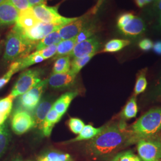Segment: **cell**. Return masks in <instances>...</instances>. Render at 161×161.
<instances>
[{
	"mask_svg": "<svg viewBox=\"0 0 161 161\" xmlns=\"http://www.w3.org/2000/svg\"><path fill=\"white\" fill-rule=\"evenodd\" d=\"M153 42L148 38H145L141 41L139 44H138V47L139 48L143 50V51H149L150 49L153 48Z\"/></svg>",
	"mask_w": 161,
	"mask_h": 161,
	"instance_id": "37",
	"label": "cell"
},
{
	"mask_svg": "<svg viewBox=\"0 0 161 161\" xmlns=\"http://www.w3.org/2000/svg\"><path fill=\"white\" fill-rule=\"evenodd\" d=\"M78 95V92H68L62 95L53 103V108L61 115L66 113L69 108V105L73 99Z\"/></svg>",
	"mask_w": 161,
	"mask_h": 161,
	"instance_id": "19",
	"label": "cell"
},
{
	"mask_svg": "<svg viewBox=\"0 0 161 161\" xmlns=\"http://www.w3.org/2000/svg\"><path fill=\"white\" fill-rule=\"evenodd\" d=\"M135 16L131 13H125L121 14L117 20V26L118 29H120L125 26L131 19Z\"/></svg>",
	"mask_w": 161,
	"mask_h": 161,
	"instance_id": "35",
	"label": "cell"
},
{
	"mask_svg": "<svg viewBox=\"0 0 161 161\" xmlns=\"http://www.w3.org/2000/svg\"><path fill=\"white\" fill-rule=\"evenodd\" d=\"M97 26L96 23L89 22L76 36V44L92 37L97 32Z\"/></svg>",
	"mask_w": 161,
	"mask_h": 161,
	"instance_id": "29",
	"label": "cell"
},
{
	"mask_svg": "<svg viewBox=\"0 0 161 161\" xmlns=\"http://www.w3.org/2000/svg\"><path fill=\"white\" fill-rule=\"evenodd\" d=\"M161 161V160H159V161Z\"/></svg>",
	"mask_w": 161,
	"mask_h": 161,
	"instance_id": "50",
	"label": "cell"
},
{
	"mask_svg": "<svg viewBox=\"0 0 161 161\" xmlns=\"http://www.w3.org/2000/svg\"><path fill=\"white\" fill-rule=\"evenodd\" d=\"M19 11H21L31 7L28 0H9Z\"/></svg>",
	"mask_w": 161,
	"mask_h": 161,
	"instance_id": "36",
	"label": "cell"
},
{
	"mask_svg": "<svg viewBox=\"0 0 161 161\" xmlns=\"http://www.w3.org/2000/svg\"><path fill=\"white\" fill-rule=\"evenodd\" d=\"M138 112V106L136 96H132L127 102L122 112V120H129L136 116Z\"/></svg>",
	"mask_w": 161,
	"mask_h": 161,
	"instance_id": "24",
	"label": "cell"
},
{
	"mask_svg": "<svg viewBox=\"0 0 161 161\" xmlns=\"http://www.w3.org/2000/svg\"><path fill=\"white\" fill-rule=\"evenodd\" d=\"M103 1L104 0H98V1L97 3L96 6H95V7H94V8L92 9V14H94V13H96V12H97L98 8L100 7V6L102 5V3L103 2Z\"/></svg>",
	"mask_w": 161,
	"mask_h": 161,
	"instance_id": "42",
	"label": "cell"
},
{
	"mask_svg": "<svg viewBox=\"0 0 161 161\" xmlns=\"http://www.w3.org/2000/svg\"><path fill=\"white\" fill-rule=\"evenodd\" d=\"M41 74L40 69L25 70L19 76L10 94L15 98L27 92L41 81Z\"/></svg>",
	"mask_w": 161,
	"mask_h": 161,
	"instance_id": "7",
	"label": "cell"
},
{
	"mask_svg": "<svg viewBox=\"0 0 161 161\" xmlns=\"http://www.w3.org/2000/svg\"><path fill=\"white\" fill-rule=\"evenodd\" d=\"M14 98L10 94L6 97L0 99V114L8 116L12 112L13 102Z\"/></svg>",
	"mask_w": 161,
	"mask_h": 161,
	"instance_id": "32",
	"label": "cell"
},
{
	"mask_svg": "<svg viewBox=\"0 0 161 161\" xmlns=\"http://www.w3.org/2000/svg\"><path fill=\"white\" fill-rule=\"evenodd\" d=\"M8 116L0 114V127L6 122Z\"/></svg>",
	"mask_w": 161,
	"mask_h": 161,
	"instance_id": "43",
	"label": "cell"
},
{
	"mask_svg": "<svg viewBox=\"0 0 161 161\" xmlns=\"http://www.w3.org/2000/svg\"><path fill=\"white\" fill-rule=\"evenodd\" d=\"M58 5L47 6L46 4H40L32 7L36 17L41 22L65 26L76 20L78 17H66L61 16L58 12Z\"/></svg>",
	"mask_w": 161,
	"mask_h": 161,
	"instance_id": "6",
	"label": "cell"
},
{
	"mask_svg": "<svg viewBox=\"0 0 161 161\" xmlns=\"http://www.w3.org/2000/svg\"><path fill=\"white\" fill-rule=\"evenodd\" d=\"M146 1V4H149L150 3H151L152 1H153V0H145Z\"/></svg>",
	"mask_w": 161,
	"mask_h": 161,
	"instance_id": "48",
	"label": "cell"
},
{
	"mask_svg": "<svg viewBox=\"0 0 161 161\" xmlns=\"http://www.w3.org/2000/svg\"><path fill=\"white\" fill-rule=\"evenodd\" d=\"M76 44V37L72 39L62 41L58 44L56 53L53 56V59L56 60L58 58L68 56L69 53L72 51Z\"/></svg>",
	"mask_w": 161,
	"mask_h": 161,
	"instance_id": "22",
	"label": "cell"
},
{
	"mask_svg": "<svg viewBox=\"0 0 161 161\" xmlns=\"http://www.w3.org/2000/svg\"><path fill=\"white\" fill-rule=\"evenodd\" d=\"M11 141V134L8 122H5L0 127V159L8 149Z\"/></svg>",
	"mask_w": 161,
	"mask_h": 161,
	"instance_id": "21",
	"label": "cell"
},
{
	"mask_svg": "<svg viewBox=\"0 0 161 161\" xmlns=\"http://www.w3.org/2000/svg\"><path fill=\"white\" fill-rule=\"evenodd\" d=\"M33 161L31 160H26V159H23L22 158H20V157H15L14 158H13L11 161Z\"/></svg>",
	"mask_w": 161,
	"mask_h": 161,
	"instance_id": "44",
	"label": "cell"
},
{
	"mask_svg": "<svg viewBox=\"0 0 161 161\" xmlns=\"http://www.w3.org/2000/svg\"><path fill=\"white\" fill-rule=\"evenodd\" d=\"M153 48L156 53L161 54V41L156 42L153 46Z\"/></svg>",
	"mask_w": 161,
	"mask_h": 161,
	"instance_id": "39",
	"label": "cell"
},
{
	"mask_svg": "<svg viewBox=\"0 0 161 161\" xmlns=\"http://www.w3.org/2000/svg\"><path fill=\"white\" fill-rule=\"evenodd\" d=\"M62 117V115L59 114L52 108L40 127L44 137H49L51 135L53 127L60 121Z\"/></svg>",
	"mask_w": 161,
	"mask_h": 161,
	"instance_id": "17",
	"label": "cell"
},
{
	"mask_svg": "<svg viewBox=\"0 0 161 161\" xmlns=\"http://www.w3.org/2000/svg\"><path fill=\"white\" fill-rule=\"evenodd\" d=\"M130 41L128 40L114 39L108 41L104 47L103 52L104 53H115L119 52L128 46Z\"/></svg>",
	"mask_w": 161,
	"mask_h": 161,
	"instance_id": "27",
	"label": "cell"
},
{
	"mask_svg": "<svg viewBox=\"0 0 161 161\" xmlns=\"http://www.w3.org/2000/svg\"><path fill=\"white\" fill-rule=\"evenodd\" d=\"M159 23L161 26V13L159 14Z\"/></svg>",
	"mask_w": 161,
	"mask_h": 161,
	"instance_id": "47",
	"label": "cell"
},
{
	"mask_svg": "<svg viewBox=\"0 0 161 161\" xmlns=\"http://www.w3.org/2000/svg\"><path fill=\"white\" fill-rule=\"evenodd\" d=\"M128 136L124 120L104 125L101 132L86 144V153L94 159H108L126 146Z\"/></svg>",
	"mask_w": 161,
	"mask_h": 161,
	"instance_id": "1",
	"label": "cell"
},
{
	"mask_svg": "<svg viewBox=\"0 0 161 161\" xmlns=\"http://www.w3.org/2000/svg\"><path fill=\"white\" fill-rule=\"evenodd\" d=\"M161 131V108L149 110L128 130L129 136L126 146L136 144L140 140L157 136Z\"/></svg>",
	"mask_w": 161,
	"mask_h": 161,
	"instance_id": "2",
	"label": "cell"
},
{
	"mask_svg": "<svg viewBox=\"0 0 161 161\" xmlns=\"http://www.w3.org/2000/svg\"><path fill=\"white\" fill-rule=\"evenodd\" d=\"M62 40H63L59 34L58 31H54L51 34L47 35L46 37L38 41L35 47V50L36 51L41 50L48 47L58 44Z\"/></svg>",
	"mask_w": 161,
	"mask_h": 161,
	"instance_id": "23",
	"label": "cell"
},
{
	"mask_svg": "<svg viewBox=\"0 0 161 161\" xmlns=\"http://www.w3.org/2000/svg\"><path fill=\"white\" fill-rule=\"evenodd\" d=\"M136 5L140 8L143 7L145 5H146V3L145 0H134Z\"/></svg>",
	"mask_w": 161,
	"mask_h": 161,
	"instance_id": "41",
	"label": "cell"
},
{
	"mask_svg": "<svg viewBox=\"0 0 161 161\" xmlns=\"http://www.w3.org/2000/svg\"><path fill=\"white\" fill-rule=\"evenodd\" d=\"M100 46L101 43L99 38L97 36H92L86 40L76 44L68 56L73 58L85 57L96 53Z\"/></svg>",
	"mask_w": 161,
	"mask_h": 161,
	"instance_id": "10",
	"label": "cell"
},
{
	"mask_svg": "<svg viewBox=\"0 0 161 161\" xmlns=\"http://www.w3.org/2000/svg\"><path fill=\"white\" fill-rule=\"evenodd\" d=\"M146 69L142 70L139 74H138L136 85L134 87V96H137L138 94L144 92L146 90L147 86V82L146 77Z\"/></svg>",
	"mask_w": 161,
	"mask_h": 161,
	"instance_id": "31",
	"label": "cell"
},
{
	"mask_svg": "<svg viewBox=\"0 0 161 161\" xmlns=\"http://www.w3.org/2000/svg\"><path fill=\"white\" fill-rule=\"evenodd\" d=\"M11 125L13 131L16 134H23L35 127L33 116L26 110H16L12 116Z\"/></svg>",
	"mask_w": 161,
	"mask_h": 161,
	"instance_id": "8",
	"label": "cell"
},
{
	"mask_svg": "<svg viewBox=\"0 0 161 161\" xmlns=\"http://www.w3.org/2000/svg\"><path fill=\"white\" fill-rule=\"evenodd\" d=\"M137 144L138 157L142 161L161 160V134L139 140Z\"/></svg>",
	"mask_w": 161,
	"mask_h": 161,
	"instance_id": "5",
	"label": "cell"
},
{
	"mask_svg": "<svg viewBox=\"0 0 161 161\" xmlns=\"http://www.w3.org/2000/svg\"><path fill=\"white\" fill-rule=\"evenodd\" d=\"M96 54V53H93L85 57L73 58L72 61L70 62V72L74 75H77L80 72V70L82 69V68H84L95 56Z\"/></svg>",
	"mask_w": 161,
	"mask_h": 161,
	"instance_id": "28",
	"label": "cell"
},
{
	"mask_svg": "<svg viewBox=\"0 0 161 161\" xmlns=\"http://www.w3.org/2000/svg\"><path fill=\"white\" fill-rule=\"evenodd\" d=\"M69 56L58 58L54 64L52 74L67 73L70 69V61Z\"/></svg>",
	"mask_w": 161,
	"mask_h": 161,
	"instance_id": "26",
	"label": "cell"
},
{
	"mask_svg": "<svg viewBox=\"0 0 161 161\" xmlns=\"http://www.w3.org/2000/svg\"><path fill=\"white\" fill-rule=\"evenodd\" d=\"M53 102L50 99L44 98L34 110L33 118L35 121V127H40L50 110L53 107Z\"/></svg>",
	"mask_w": 161,
	"mask_h": 161,
	"instance_id": "16",
	"label": "cell"
},
{
	"mask_svg": "<svg viewBox=\"0 0 161 161\" xmlns=\"http://www.w3.org/2000/svg\"><path fill=\"white\" fill-rule=\"evenodd\" d=\"M156 92L157 94L161 95V80L159 81V84L158 86L157 87V90L156 91Z\"/></svg>",
	"mask_w": 161,
	"mask_h": 161,
	"instance_id": "45",
	"label": "cell"
},
{
	"mask_svg": "<svg viewBox=\"0 0 161 161\" xmlns=\"http://www.w3.org/2000/svg\"><path fill=\"white\" fill-rule=\"evenodd\" d=\"M47 0H28L30 5L32 7L40 5V4H46Z\"/></svg>",
	"mask_w": 161,
	"mask_h": 161,
	"instance_id": "38",
	"label": "cell"
},
{
	"mask_svg": "<svg viewBox=\"0 0 161 161\" xmlns=\"http://www.w3.org/2000/svg\"><path fill=\"white\" fill-rule=\"evenodd\" d=\"M41 22L36 17L33 10L32 7L25 10L19 11L16 24L19 27L23 29L33 28Z\"/></svg>",
	"mask_w": 161,
	"mask_h": 161,
	"instance_id": "14",
	"label": "cell"
},
{
	"mask_svg": "<svg viewBox=\"0 0 161 161\" xmlns=\"http://www.w3.org/2000/svg\"><path fill=\"white\" fill-rule=\"evenodd\" d=\"M44 60L45 59L39 54L37 51H35L32 53L29 54L28 56L17 60L19 63L20 70H21L26 69L31 66H32L35 64L40 63Z\"/></svg>",
	"mask_w": 161,
	"mask_h": 161,
	"instance_id": "25",
	"label": "cell"
},
{
	"mask_svg": "<svg viewBox=\"0 0 161 161\" xmlns=\"http://www.w3.org/2000/svg\"><path fill=\"white\" fill-rule=\"evenodd\" d=\"M157 1V0H155V1Z\"/></svg>",
	"mask_w": 161,
	"mask_h": 161,
	"instance_id": "51",
	"label": "cell"
},
{
	"mask_svg": "<svg viewBox=\"0 0 161 161\" xmlns=\"http://www.w3.org/2000/svg\"><path fill=\"white\" fill-rule=\"evenodd\" d=\"M38 42L28 40L16 25L7 36L3 58L7 62H14L28 56Z\"/></svg>",
	"mask_w": 161,
	"mask_h": 161,
	"instance_id": "3",
	"label": "cell"
},
{
	"mask_svg": "<svg viewBox=\"0 0 161 161\" xmlns=\"http://www.w3.org/2000/svg\"><path fill=\"white\" fill-rule=\"evenodd\" d=\"M35 161H74L68 153L57 150H48L38 156Z\"/></svg>",
	"mask_w": 161,
	"mask_h": 161,
	"instance_id": "18",
	"label": "cell"
},
{
	"mask_svg": "<svg viewBox=\"0 0 161 161\" xmlns=\"http://www.w3.org/2000/svg\"><path fill=\"white\" fill-rule=\"evenodd\" d=\"M3 46H4V43H3V41H2V42H0V54L1 53V51H2Z\"/></svg>",
	"mask_w": 161,
	"mask_h": 161,
	"instance_id": "46",
	"label": "cell"
},
{
	"mask_svg": "<svg viewBox=\"0 0 161 161\" xmlns=\"http://www.w3.org/2000/svg\"><path fill=\"white\" fill-rule=\"evenodd\" d=\"M103 128L104 126L100 128H95L92 127V125H86L84 126L76 137L65 142V143L69 144L84 140H90L97 136L103 130Z\"/></svg>",
	"mask_w": 161,
	"mask_h": 161,
	"instance_id": "20",
	"label": "cell"
},
{
	"mask_svg": "<svg viewBox=\"0 0 161 161\" xmlns=\"http://www.w3.org/2000/svg\"><path fill=\"white\" fill-rule=\"evenodd\" d=\"M19 63L18 60H16L10 64L9 69L4 75L0 78V90L6 86L8 82L11 80L14 74L20 71Z\"/></svg>",
	"mask_w": 161,
	"mask_h": 161,
	"instance_id": "30",
	"label": "cell"
},
{
	"mask_svg": "<svg viewBox=\"0 0 161 161\" xmlns=\"http://www.w3.org/2000/svg\"><path fill=\"white\" fill-rule=\"evenodd\" d=\"M76 75L72 74L70 71L67 73L52 74L48 79V84L53 88L60 89L72 86Z\"/></svg>",
	"mask_w": 161,
	"mask_h": 161,
	"instance_id": "13",
	"label": "cell"
},
{
	"mask_svg": "<svg viewBox=\"0 0 161 161\" xmlns=\"http://www.w3.org/2000/svg\"><path fill=\"white\" fill-rule=\"evenodd\" d=\"M68 125L70 130L75 134H79L85 126L84 122L76 118H70Z\"/></svg>",
	"mask_w": 161,
	"mask_h": 161,
	"instance_id": "34",
	"label": "cell"
},
{
	"mask_svg": "<svg viewBox=\"0 0 161 161\" xmlns=\"http://www.w3.org/2000/svg\"><path fill=\"white\" fill-rule=\"evenodd\" d=\"M119 29L125 36L136 37L144 33L146 25L142 18L135 16L125 26Z\"/></svg>",
	"mask_w": 161,
	"mask_h": 161,
	"instance_id": "15",
	"label": "cell"
},
{
	"mask_svg": "<svg viewBox=\"0 0 161 161\" xmlns=\"http://www.w3.org/2000/svg\"><path fill=\"white\" fill-rule=\"evenodd\" d=\"M5 0H0V4H1L3 2H4Z\"/></svg>",
	"mask_w": 161,
	"mask_h": 161,
	"instance_id": "49",
	"label": "cell"
},
{
	"mask_svg": "<svg viewBox=\"0 0 161 161\" xmlns=\"http://www.w3.org/2000/svg\"><path fill=\"white\" fill-rule=\"evenodd\" d=\"M110 161H141V159L131 150H126L116 154Z\"/></svg>",
	"mask_w": 161,
	"mask_h": 161,
	"instance_id": "33",
	"label": "cell"
},
{
	"mask_svg": "<svg viewBox=\"0 0 161 161\" xmlns=\"http://www.w3.org/2000/svg\"><path fill=\"white\" fill-rule=\"evenodd\" d=\"M19 11L9 0L0 4V26H8L16 23Z\"/></svg>",
	"mask_w": 161,
	"mask_h": 161,
	"instance_id": "12",
	"label": "cell"
},
{
	"mask_svg": "<svg viewBox=\"0 0 161 161\" xmlns=\"http://www.w3.org/2000/svg\"><path fill=\"white\" fill-rule=\"evenodd\" d=\"M63 25L40 22L32 28L23 29L20 28L22 34L29 40L38 42L54 31H58L64 27Z\"/></svg>",
	"mask_w": 161,
	"mask_h": 161,
	"instance_id": "9",
	"label": "cell"
},
{
	"mask_svg": "<svg viewBox=\"0 0 161 161\" xmlns=\"http://www.w3.org/2000/svg\"><path fill=\"white\" fill-rule=\"evenodd\" d=\"M155 12L156 13L160 14L161 13V0H157L156 1L155 3L154 4L153 8Z\"/></svg>",
	"mask_w": 161,
	"mask_h": 161,
	"instance_id": "40",
	"label": "cell"
},
{
	"mask_svg": "<svg viewBox=\"0 0 161 161\" xmlns=\"http://www.w3.org/2000/svg\"><path fill=\"white\" fill-rule=\"evenodd\" d=\"M48 86V79L41 80L29 91L19 96L16 110L32 112L41 101V98Z\"/></svg>",
	"mask_w": 161,
	"mask_h": 161,
	"instance_id": "4",
	"label": "cell"
},
{
	"mask_svg": "<svg viewBox=\"0 0 161 161\" xmlns=\"http://www.w3.org/2000/svg\"><path fill=\"white\" fill-rule=\"evenodd\" d=\"M90 14L86 13L85 15L78 17L76 20L64 26L58 31L63 40L75 38L88 23L90 22Z\"/></svg>",
	"mask_w": 161,
	"mask_h": 161,
	"instance_id": "11",
	"label": "cell"
}]
</instances>
